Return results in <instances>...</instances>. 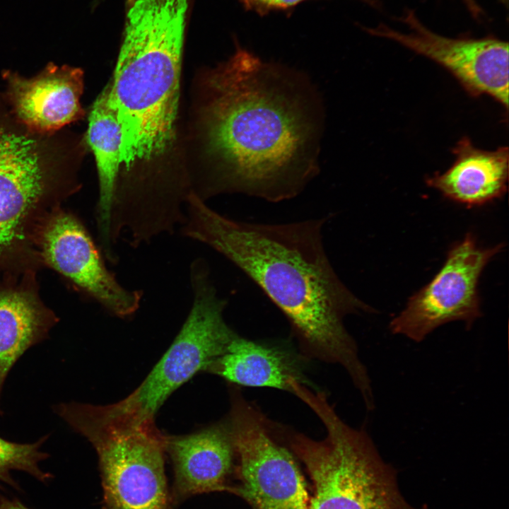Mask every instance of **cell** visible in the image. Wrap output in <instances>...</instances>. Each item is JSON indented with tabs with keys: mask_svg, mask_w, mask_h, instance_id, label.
I'll use <instances>...</instances> for the list:
<instances>
[{
	"mask_svg": "<svg viewBox=\"0 0 509 509\" xmlns=\"http://www.w3.org/2000/svg\"><path fill=\"white\" fill-rule=\"evenodd\" d=\"M455 160L445 172L426 180L428 186L445 197L468 206L481 205L499 198L507 189L509 152L475 147L467 137L453 149Z\"/></svg>",
	"mask_w": 509,
	"mask_h": 509,
	"instance_id": "obj_14",
	"label": "cell"
},
{
	"mask_svg": "<svg viewBox=\"0 0 509 509\" xmlns=\"http://www.w3.org/2000/svg\"><path fill=\"white\" fill-rule=\"evenodd\" d=\"M52 187L36 141L0 126V269L37 253L40 231L57 209Z\"/></svg>",
	"mask_w": 509,
	"mask_h": 509,
	"instance_id": "obj_8",
	"label": "cell"
},
{
	"mask_svg": "<svg viewBox=\"0 0 509 509\" xmlns=\"http://www.w3.org/2000/svg\"><path fill=\"white\" fill-rule=\"evenodd\" d=\"M0 509H30L16 498H9L0 494Z\"/></svg>",
	"mask_w": 509,
	"mask_h": 509,
	"instance_id": "obj_20",
	"label": "cell"
},
{
	"mask_svg": "<svg viewBox=\"0 0 509 509\" xmlns=\"http://www.w3.org/2000/svg\"><path fill=\"white\" fill-rule=\"evenodd\" d=\"M190 283L192 305L174 341L132 393L108 404L112 410L139 421H154L166 399L197 372L206 370L236 334L224 320L227 301L217 294L203 259L192 262Z\"/></svg>",
	"mask_w": 509,
	"mask_h": 509,
	"instance_id": "obj_6",
	"label": "cell"
},
{
	"mask_svg": "<svg viewBox=\"0 0 509 509\" xmlns=\"http://www.w3.org/2000/svg\"><path fill=\"white\" fill-rule=\"evenodd\" d=\"M402 21L399 32L380 24L370 34L394 40L447 69L471 95H488L508 107V44L498 38H450L426 28L412 11Z\"/></svg>",
	"mask_w": 509,
	"mask_h": 509,
	"instance_id": "obj_10",
	"label": "cell"
},
{
	"mask_svg": "<svg viewBox=\"0 0 509 509\" xmlns=\"http://www.w3.org/2000/svg\"><path fill=\"white\" fill-rule=\"evenodd\" d=\"M227 419L240 481L231 492L253 509H309L306 484L293 454L276 440L266 419L235 390Z\"/></svg>",
	"mask_w": 509,
	"mask_h": 509,
	"instance_id": "obj_7",
	"label": "cell"
},
{
	"mask_svg": "<svg viewBox=\"0 0 509 509\" xmlns=\"http://www.w3.org/2000/svg\"><path fill=\"white\" fill-rule=\"evenodd\" d=\"M37 253L112 315L126 317L139 309L142 292L117 281L86 228L71 213L57 209L49 215L40 231Z\"/></svg>",
	"mask_w": 509,
	"mask_h": 509,
	"instance_id": "obj_11",
	"label": "cell"
},
{
	"mask_svg": "<svg viewBox=\"0 0 509 509\" xmlns=\"http://www.w3.org/2000/svg\"><path fill=\"white\" fill-rule=\"evenodd\" d=\"M294 394L317 415L326 432L322 440L286 433L292 452L312 480L309 509H427L406 501L395 469L382 460L364 430L340 418L324 392L298 385Z\"/></svg>",
	"mask_w": 509,
	"mask_h": 509,
	"instance_id": "obj_4",
	"label": "cell"
},
{
	"mask_svg": "<svg viewBox=\"0 0 509 509\" xmlns=\"http://www.w3.org/2000/svg\"><path fill=\"white\" fill-rule=\"evenodd\" d=\"M243 7L259 15H266L274 11H287L307 0H240ZM375 5L373 0H361Z\"/></svg>",
	"mask_w": 509,
	"mask_h": 509,
	"instance_id": "obj_19",
	"label": "cell"
},
{
	"mask_svg": "<svg viewBox=\"0 0 509 509\" xmlns=\"http://www.w3.org/2000/svg\"><path fill=\"white\" fill-rule=\"evenodd\" d=\"M7 95L18 119L35 132H51L81 119L83 73L79 68L49 64L26 78L6 71Z\"/></svg>",
	"mask_w": 509,
	"mask_h": 509,
	"instance_id": "obj_13",
	"label": "cell"
},
{
	"mask_svg": "<svg viewBox=\"0 0 509 509\" xmlns=\"http://www.w3.org/2000/svg\"><path fill=\"white\" fill-rule=\"evenodd\" d=\"M56 322L55 315L28 284L0 288V396L16 361L45 339Z\"/></svg>",
	"mask_w": 509,
	"mask_h": 509,
	"instance_id": "obj_17",
	"label": "cell"
},
{
	"mask_svg": "<svg viewBox=\"0 0 509 509\" xmlns=\"http://www.w3.org/2000/svg\"><path fill=\"white\" fill-rule=\"evenodd\" d=\"M86 138L98 175L96 222L100 250L108 262L115 263L117 256L110 238V219L121 168L122 136L117 113L109 103L106 87L91 107Z\"/></svg>",
	"mask_w": 509,
	"mask_h": 509,
	"instance_id": "obj_15",
	"label": "cell"
},
{
	"mask_svg": "<svg viewBox=\"0 0 509 509\" xmlns=\"http://www.w3.org/2000/svg\"><path fill=\"white\" fill-rule=\"evenodd\" d=\"M470 13L476 18L482 14V11L475 0H462Z\"/></svg>",
	"mask_w": 509,
	"mask_h": 509,
	"instance_id": "obj_21",
	"label": "cell"
},
{
	"mask_svg": "<svg viewBox=\"0 0 509 509\" xmlns=\"http://www.w3.org/2000/svg\"><path fill=\"white\" fill-rule=\"evenodd\" d=\"M502 247L501 244L480 247L468 234L450 250L434 278L392 320V333L421 342L434 329L452 321H464L469 328L481 315L477 292L479 276Z\"/></svg>",
	"mask_w": 509,
	"mask_h": 509,
	"instance_id": "obj_9",
	"label": "cell"
},
{
	"mask_svg": "<svg viewBox=\"0 0 509 509\" xmlns=\"http://www.w3.org/2000/svg\"><path fill=\"white\" fill-rule=\"evenodd\" d=\"M206 371L245 387H272L291 392L293 382L305 384L299 366L289 354L237 334Z\"/></svg>",
	"mask_w": 509,
	"mask_h": 509,
	"instance_id": "obj_16",
	"label": "cell"
},
{
	"mask_svg": "<svg viewBox=\"0 0 509 509\" xmlns=\"http://www.w3.org/2000/svg\"><path fill=\"white\" fill-rule=\"evenodd\" d=\"M182 235L213 249L251 279L283 313L310 357L344 368L360 393L371 390L368 370L344 324L372 312L341 281L327 255V218L288 223L234 220L189 196Z\"/></svg>",
	"mask_w": 509,
	"mask_h": 509,
	"instance_id": "obj_2",
	"label": "cell"
},
{
	"mask_svg": "<svg viewBox=\"0 0 509 509\" xmlns=\"http://www.w3.org/2000/svg\"><path fill=\"white\" fill-rule=\"evenodd\" d=\"M503 3L507 2L508 0H502Z\"/></svg>",
	"mask_w": 509,
	"mask_h": 509,
	"instance_id": "obj_22",
	"label": "cell"
},
{
	"mask_svg": "<svg viewBox=\"0 0 509 509\" xmlns=\"http://www.w3.org/2000/svg\"><path fill=\"white\" fill-rule=\"evenodd\" d=\"M165 451L174 471V505L201 493L230 492L235 453L228 420L182 435H165Z\"/></svg>",
	"mask_w": 509,
	"mask_h": 509,
	"instance_id": "obj_12",
	"label": "cell"
},
{
	"mask_svg": "<svg viewBox=\"0 0 509 509\" xmlns=\"http://www.w3.org/2000/svg\"><path fill=\"white\" fill-rule=\"evenodd\" d=\"M46 439L47 436H44L33 443H18L0 437V482L19 489L11 476L12 471L24 472L41 482L48 481L52 475L40 467V463L49 457L41 450Z\"/></svg>",
	"mask_w": 509,
	"mask_h": 509,
	"instance_id": "obj_18",
	"label": "cell"
},
{
	"mask_svg": "<svg viewBox=\"0 0 509 509\" xmlns=\"http://www.w3.org/2000/svg\"><path fill=\"white\" fill-rule=\"evenodd\" d=\"M204 90V133L215 163L206 198L235 192L281 201L317 175L324 108L305 74L236 42L233 55L206 74Z\"/></svg>",
	"mask_w": 509,
	"mask_h": 509,
	"instance_id": "obj_1",
	"label": "cell"
},
{
	"mask_svg": "<svg viewBox=\"0 0 509 509\" xmlns=\"http://www.w3.org/2000/svg\"><path fill=\"white\" fill-rule=\"evenodd\" d=\"M56 413L95 448L105 509H173L165 473V435L103 405L61 403Z\"/></svg>",
	"mask_w": 509,
	"mask_h": 509,
	"instance_id": "obj_5",
	"label": "cell"
},
{
	"mask_svg": "<svg viewBox=\"0 0 509 509\" xmlns=\"http://www.w3.org/2000/svg\"><path fill=\"white\" fill-rule=\"evenodd\" d=\"M189 0H128L123 40L105 86L122 128L127 177L164 156L176 137Z\"/></svg>",
	"mask_w": 509,
	"mask_h": 509,
	"instance_id": "obj_3",
	"label": "cell"
}]
</instances>
